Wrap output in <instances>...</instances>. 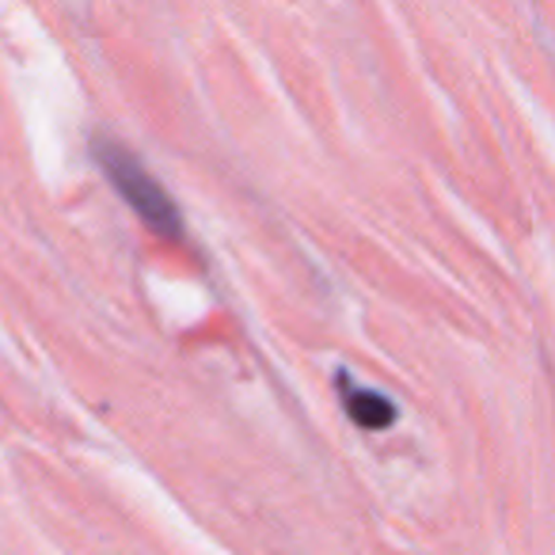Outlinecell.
Listing matches in <instances>:
<instances>
[{
	"instance_id": "obj_1",
	"label": "cell",
	"mask_w": 555,
	"mask_h": 555,
	"mask_svg": "<svg viewBox=\"0 0 555 555\" xmlns=\"http://www.w3.org/2000/svg\"><path fill=\"white\" fill-rule=\"evenodd\" d=\"M92 160L100 164V171L107 176V183L115 186V194L133 209V217H138L153 236L183 240V214H179L176 198H171L160 179L138 160L133 149H126L122 141H111V138H92Z\"/></svg>"
},
{
	"instance_id": "obj_2",
	"label": "cell",
	"mask_w": 555,
	"mask_h": 555,
	"mask_svg": "<svg viewBox=\"0 0 555 555\" xmlns=\"http://www.w3.org/2000/svg\"><path fill=\"white\" fill-rule=\"evenodd\" d=\"M335 388H339L343 411H347V418L358 426V430L377 434V430H392L396 426L400 408H396L385 392H377V388H370V385H358L350 373H339V377H335Z\"/></svg>"
}]
</instances>
